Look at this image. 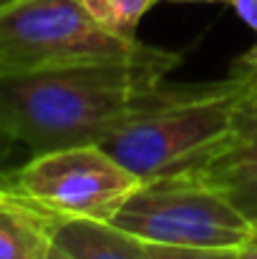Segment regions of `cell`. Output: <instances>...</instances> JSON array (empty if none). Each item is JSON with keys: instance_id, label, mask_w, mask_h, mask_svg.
<instances>
[{"instance_id": "1", "label": "cell", "mask_w": 257, "mask_h": 259, "mask_svg": "<svg viewBox=\"0 0 257 259\" xmlns=\"http://www.w3.org/2000/svg\"><path fill=\"white\" fill-rule=\"evenodd\" d=\"M174 51L144 46L121 58L0 73V126L33 154L103 144L129 121L181 96Z\"/></svg>"}, {"instance_id": "2", "label": "cell", "mask_w": 257, "mask_h": 259, "mask_svg": "<svg viewBox=\"0 0 257 259\" xmlns=\"http://www.w3.org/2000/svg\"><path fill=\"white\" fill-rule=\"evenodd\" d=\"M247 93L250 81L242 73L189 83L181 96L129 121L101 146L141 181L194 174L235 141V116Z\"/></svg>"}, {"instance_id": "3", "label": "cell", "mask_w": 257, "mask_h": 259, "mask_svg": "<svg viewBox=\"0 0 257 259\" xmlns=\"http://www.w3.org/2000/svg\"><path fill=\"white\" fill-rule=\"evenodd\" d=\"M111 224L144 244L189 249H240L257 234L225 194L189 174L141 181Z\"/></svg>"}, {"instance_id": "4", "label": "cell", "mask_w": 257, "mask_h": 259, "mask_svg": "<svg viewBox=\"0 0 257 259\" xmlns=\"http://www.w3.org/2000/svg\"><path fill=\"white\" fill-rule=\"evenodd\" d=\"M144 46L103 30L81 0H15L0 8V73L121 58Z\"/></svg>"}, {"instance_id": "5", "label": "cell", "mask_w": 257, "mask_h": 259, "mask_svg": "<svg viewBox=\"0 0 257 259\" xmlns=\"http://www.w3.org/2000/svg\"><path fill=\"white\" fill-rule=\"evenodd\" d=\"M10 181L61 222H114L129 196L141 186V179L116 161L101 144L35 154Z\"/></svg>"}, {"instance_id": "6", "label": "cell", "mask_w": 257, "mask_h": 259, "mask_svg": "<svg viewBox=\"0 0 257 259\" xmlns=\"http://www.w3.org/2000/svg\"><path fill=\"white\" fill-rule=\"evenodd\" d=\"M61 219L0 179V259H51Z\"/></svg>"}, {"instance_id": "7", "label": "cell", "mask_w": 257, "mask_h": 259, "mask_svg": "<svg viewBox=\"0 0 257 259\" xmlns=\"http://www.w3.org/2000/svg\"><path fill=\"white\" fill-rule=\"evenodd\" d=\"M189 176L225 194L257 232V144L232 141L219 156Z\"/></svg>"}, {"instance_id": "8", "label": "cell", "mask_w": 257, "mask_h": 259, "mask_svg": "<svg viewBox=\"0 0 257 259\" xmlns=\"http://www.w3.org/2000/svg\"><path fill=\"white\" fill-rule=\"evenodd\" d=\"M56 247L71 259H146L144 244L111 222L63 219L56 229Z\"/></svg>"}, {"instance_id": "9", "label": "cell", "mask_w": 257, "mask_h": 259, "mask_svg": "<svg viewBox=\"0 0 257 259\" xmlns=\"http://www.w3.org/2000/svg\"><path fill=\"white\" fill-rule=\"evenodd\" d=\"M91 18L116 38L139 40L136 28L141 18L157 5V0H81Z\"/></svg>"}, {"instance_id": "10", "label": "cell", "mask_w": 257, "mask_h": 259, "mask_svg": "<svg viewBox=\"0 0 257 259\" xmlns=\"http://www.w3.org/2000/svg\"><path fill=\"white\" fill-rule=\"evenodd\" d=\"M144 254L146 259H237V249H189V247L144 244Z\"/></svg>"}, {"instance_id": "11", "label": "cell", "mask_w": 257, "mask_h": 259, "mask_svg": "<svg viewBox=\"0 0 257 259\" xmlns=\"http://www.w3.org/2000/svg\"><path fill=\"white\" fill-rule=\"evenodd\" d=\"M235 141L257 144V96H245L235 116Z\"/></svg>"}, {"instance_id": "12", "label": "cell", "mask_w": 257, "mask_h": 259, "mask_svg": "<svg viewBox=\"0 0 257 259\" xmlns=\"http://www.w3.org/2000/svg\"><path fill=\"white\" fill-rule=\"evenodd\" d=\"M235 73H242V76L250 81V93H247V96H257V53L255 51H247V53L237 61Z\"/></svg>"}, {"instance_id": "13", "label": "cell", "mask_w": 257, "mask_h": 259, "mask_svg": "<svg viewBox=\"0 0 257 259\" xmlns=\"http://www.w3.org/2000/svg\"><path fill=\"white\" fill-rule=\"evenodd\" d=\"M232 8H235V13L255 30V35H257V0H227ZM250 51H255L257 53V46L255 48H250Z\"/></svg>"}, {"instance_id": "14", "label": "cell", "mask_w": 257, "mask_h": 259, "mask_svg": "<svg viewBox=\"0 0 257 259\" xmlns=\"http://www.w3.org/2000/svg\"><path fill=\"white\" fill-rule=\"evenodd\" d=\"M15 146H18V144H15V139H13V136H10V134L3 128V126H0V164H3V161H5L10 154H13V149H15Z\"/></svg>"}, {"instance_id": "15", "label": "cell", "mask_w": 257, "mask_h": 259, "mask_svg": "<svg viewBox=\"0 0 257 259\" xmlns=\"http://www.w3.org/2000/svg\"><path fill=\"white\" fill-rule=\"evenodd\" d=\"M237 259H257V234L245 244L237 249Z\"/></svg>"}, {"instance_id": "16", "label": "cell", "mask_w": 257, "mask_h": 259, "mask_svg": "<svg viewBox=\"0 0 257 259\" xmlns=\"http://www.w3.org/2000/svg\"><path fill=\"white\" fill-rule=\"evenodd\" d=\"M51 259H71L66 252H61L58 247H53V252H51Z\"/></svg>"}, {"instance_id": "17", "label": "cell", "mask_w": 257, "mask_h": 259, "mask_svg": "<svg viewBox=\"0 0 257 259\" xmlns=\"http://www.w3.org/2000/svg\"><path fill=\"white\" fill-rule=\"evenodd\" d=\"M169 3H219V0H169Z\"/></svg>"}, {"instance_id": "18", "label": "cell", "mask_w": 257, "mask_h": 259, "mask_svg": "<svg viewBox=\"0 0 257 259\" xmlns=\"http://www.w3.org/2000/svg\"><path fill=\"white\" fill-rule=\"evenodd\" d=\"M10 3H15V0H0V8H5V5H10Z\"/></svg>"}]
</instances>
